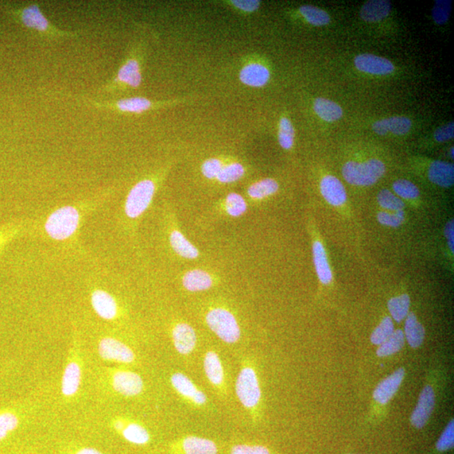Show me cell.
Masks as SVG:
<instances>
[{"label": "cell", "instance_id": "obj_28", "mask_svg": "<svg viewBox=\"0 0 454 454\" xmlns=\"http://www.w3.org/2000/svg\"><path fill=\"white\" fill-rule=\"evenodd\" d=\"M405 335L410 346L418 348L421 346L425 337V330L418 321L413 313L408 314L406 318Z\"/></svg>", "mask_w": 454, "mask_h": 454}, {"label": "cell", "instance_id": "obj_12", "mask_svg": "<svg viewBox=\"0 0 454 454\" xmlns=\"http://www.w3.org/2000/svg\"><path fill=\"white\" fill-rule=\"evenodd\" d=\"M435 405V394L433 388L426 386L419 397L417 406L411 415L410 422L415 428H422L428 422Z\"/></svg>", "mask_w": 454, "mask_h": 454}, {"label": "cell", "instance_id": "obj_46", "mask_svg": "<svg viewBox=\"0 0 454 454\" xmlns=\"http://www.w3.org/2000/svg\"><path fill=\"white\" fill-rule=\"evenodd\" d=\"M231 454H270L269 449L259 445L239 444L234 446Z\"/></svg>", "mask_w": 454, "mask_h": 454}, {"label": "cell", "instance_id": "obj_37", "mask_svg": "<svg viewBox=\"0 0 454 454\" xmlns=\"http://www.w3.org/2000/svg\"><path fill=\"white\" fill-rule=\"evenodd\" d=\"M225 205H226L227 214L232 217L243 216L247 209L246 200L238 193H229Z\"/></svg>", "mask_w": 454, "mask_h": 454}, {"label": "cell", "instance_id": "obj_1", "mask_svg": "<svg viewBox=\"0 0 454 454\" xmlns=\"http://www.w3.org/2000/svg\"><path fill=\"white\" fill-rule=\"evenodd\" d=\"M386 173V165L379 159L372 158L362 162L349 161L343 167V176L348 184L371 186Z\"/></svg>", "mask_w": 454, "mask_h": 454}, {"label": "cell", "instance_id": "obj_15", "mask_svg": "<svg viewBox=\"0 0 454 454\" xmlns=\"http://www.w3.org/2000/svg\"><path fill=\"white\" fill-rule=\"evenodd\" d=\"M321 192L324 199L332 207H341L347 200V192L339 178L327 176L321 181Z\"/></svg>", "mask_w": 454, "mask_h": 454}, {"label": "cell", "instance_id": "obj_8", "mask_svg": "<svg viewBox=\"0 0 454 454\" xmlns=\"http://www.w3.org/2000/svg\"><path fill=\"white\" fill-rule=\"evenodd\" d=\"M355 67L360 72L372 75H388L394 72L395 66L385 57L372 54H360L355 57Z\"/></svg>", "mask_w": 454, "mask_h": 454}, {"label": "cell", "instance_id": "obj_44", "mask_svg": "<svg viewBox=\"0 0 454 454\" xmlns=\"http://www.w3.org/2000/svg\"><path fill=\"white\" fill-rule=\"evenodd\" d=\"M223 162L220 159L211 158L205 161L201 167V172L205 178L209 180H214L218 176L223 167Z\"/></svg>", "mask_w": 454, "mask_h": 454}, {"label": "cell", "instance_id": "obj_5", "mask_svg": "<svg viewBox=\"0 0 454 454\" xmlns=\"http://www.w3.org/2000/svg\"><path fill=\"white\" fill-rule=\"evenodd\" d=\"M236 395L247 409H254L261 399V389L254 368L246 366L240 371L236 383Z\"/></svg>", "mask_w": 454, "mask_h": 454}, {"label": "cell", "instance_id": "obj_39", "mask_svg": "<svg viewBox=\"0 0 454 454\" xmlns=\"http://www.w3.org/2000/svg\"><path fill=\"white\" fill-rule=\"evenodd\" d=\"M393 189L397 196L401 199L415 200L419 197L420 192L416 185L406 180H399L395 182Z\"/></svg>", "mask_w": 454, "mask_h": 454}, {"label": "cell", "instance_id": "obj_53", "mask_svg": "<svg viewBox=\"0 0 454 454\" xmlns=\"http://www.w3.org/2000/svg\"><path fill=\"white\" fill-rule=\"evenodd\" d=\"M450 155H451V157L453 159V146H452L451 151H450Z\"/></svg>", "mask_w": 454, "mask_h": 454}, {"label": "cell", "instance_id": "obj_19", "mask_svg": "<svg viewBox=\"0 0 454 454\" xmlns=\"http://www.w3.org/2000/svg\"><path fill=\"white\" fill-rule=\"evenodd\" d=\"M428 178L432 183L440 187H452L454 183V167L447 162L434 161L429 167Z\"/></svg>", "mask_w": 454, "mask_h": 454}, {"label": "cell", "instance_id": "obj_36", "mask_svg": "<svg viewBox=\"0 0 454 454\" xmlns=\"http://www.w3.org/2000/svg\"><path fill=\"white\" fill-rule=\"evenodd\" d=\"M395 332L394 323L390 317L384 318L377 328L372 333L371 341L375 345H381L389 339Z\"/></svg>", "mask_w": 454, "mask_h": 454}, {"label": "cell", "instance_id": "obj_40", "mask_svg": "<svg viewBox=\"0 0 454 454\" xmlns=\"http://www.w3.org/2000/svg\"><path fill=\"white\" fill-rule=\"evenodd\" d=\"M386 125L388 131L395 135H403L408 133L413 122L409 118L405 116H393V117L387 118Z\"/></svg>", "mask_w": 454, "mask_h": 454}, {"label": "cell", "instance_id": "obj_24", "mask_svg": "<svg viewBox=\"0 0 454 454\" xmlns=\"http://www.w3.org/2000/svg\"><path fill=\"white\" fill-rule=\"evenodd\" d=\"M81 383V368L76 362H70L65 368L62 392L67 397H73L79 391Z\"/></svg>", "mask_w": 454, "mask_h": 454}, {"label": "cell", "instance_id": "obj_34", "mask_svg": "<svg viewBox=\"0 0 454 454\" xmlns=\"http://www.w3.org/2000/svg\"><path fill=\"white\" fill-rule=\"evenodd\" d=\"M245 174V169L239 162L224 165L216 180L223 184H231L240 180Z\"/></svg>", "mask_w": 454, "mask_h": 454}, {"label": "cell", "instance_id": "obj_11", "mask_svg": "<svg viewBox=\"0 0 454 454\" xmlns=\"http://www.w3.org/2000/svg\"><path fill=\"white\" fill-rule=\"evenodd\" d=\"M142 82L141 64L137 58L129 57L120 68L112 85H124L131 88H138L141 86Z\"/></svg>", "mask_w": 454, "mask_h": 454}, {"label": "cell", "instance_id": "obj_22", "mask_svg": "<svg viewBox=\"0 0 454 454\" xmlns=\"http://www.w3.org/2000/svg\"><path fill=\"white\" fill-rule=\"evenodd\" d=\"M204 368L209 381L213 386L219 387L224 383V368L220 357L214 351L205 353L204 359Z\"/></svg>", "mask_w": 454, "mask_h": 454}, {"label": "cell", "instance_id": "obj_16", "mask_svg": "<svg viewBox=\"0 0 454 454\" xmlns=\"http://www.w3.org/2000/svg\"><path fill=\"white\" fill-rule=\"evenodd\" d=\"M91 304L97 315L104 320H113L117 316V304L115 299L106 291H94L91 296Z\"/></svg>", "mask_w": 454, "mask_h": 454}, {"label": "cell", "instance_id": "obj_9", "mask_svg": "<svg viewBox=\"0 0 454 454\" xmlns=\"http://www.w3.org/2000/svg\"><path fill=\"white\" fill-rule=\"evenodd\" d=\"M112 386L120 395L135 397L142 393L144 384L141 376L134 372L117 371L112 379Z\"/></svg>", "mask_w": 454, "mask_h": 454}, {"label": "cell", "instance_id": "obj_25", "mask_svg": "<svg viewBox=\"0 0 454 454\" xmlns=\"http://www.w3.org/2000/svg\"><path fill=\"white\" fill-rule=\"evenodd\" d=\"M314 110L319 117L327 122H334L343 117V111L339 104L331 100L317 98Z\"/></svg>", "mask_w": 454, "mask_h": 454}, {"label": "cell", "instance_id": "obj_2", "mask_svg": "<svg viewBox=\"0 0 454 454\" xmlns=\"http://www.w3.org/2000/svg\"><path fill=\"white\" fill-rule=\"evenodd\" d=\"M209 329L228 344L236 343L240 337V329L236 318L230 310L216 308L209 310L205 316Z\"/></svg>", "mask_w": 454, "mask_h": 454}, {"label": "cell", "instance_id": "obj_47", "mask_svg": "<svg viewBox=\"0 0 454 454\" xmlns=\"http://www.w3.org/2000/svg\"><path fill=\"white\" fill-rule=\"evenodd\" d=\"M231 3L236 9L245 13L255 12L259 9L260 3H261L258 0H234Z\"/></svg>", "mask_w": 454, "mask_h": 454}, {"label": "cell", "instance_id": "obj_31", "mask_svg": "<svg viewBox=\"0 0 454 454\" xmlns=\"http://www.w3.org/2000/svg\"><path fill=\"white\" fill-rule=\"evenodd\" d=\"M410 301L407 294L390 299L388 308L395 321L401 322L408 316Z\"/></svg>", "mask_w": 454, "mask_h": 454}, {"label": "cell", "instance_id": "obj_50", "mask_svg": "<svg viewBox=\"0 0 454 454\" xmlns=\"http://www.w3.org/2000/svg\"><path fill=\"white\" fill-rule=\"evenodd\" d=\"M372 130L379 135H386L389 133L387 129L386 119L377 120V122L372 124Z\"/></svg>", "mask_w": 454, "mask_h": 454}, {"label": "cell", "instance_id": "obj_54", "mask_svg": "<svg viewBox=\"0 0 454 454\" xmlns=\"http://www.w3.org/2000/svg\"><path fill=\"white\" fill-rule=\"evenodd\" d=\"M1 240H2V238H0V243H1Z\"/></svg>", "mask_w": 454, "mask_h": 454}, {"label": "cell", "instance_id": "obj_42", "mask_svg": "<svg viewBox=\"0 0 454 454\" xmlns=\"http://www.w3.org/2000/svg\"><path fill=\"white\" fill-rule=\"evenodd\" d=\"M451 13V2L438 0L433 9V18L437 25H445Z\"/></svg>", "mask_w": 454, "mask_h": 454}, {"label": "cell", "instance_id": "obj_14", "mask_svg": "<svg viewBox=\"0 0 454 454\" xmlns=\"http://www.w3.org/2000/svg\"><path fill=\"white\" fill-rule=\"evenodd\" d=\"M171 383L178 394L189 399L196 405L203 406L207 403V395L203 391L198 389L188 376L181 374V372H176L171 377Z\"/></svg>", "mask_w": 454, "mask_h": 454}, {"label": "cell", "instance_id": "obj_41", "mask_svg": "<svg viewBox=\"0 0 454 454\" xmlns=\"http://www.w3.org/2000/svg\"><path fill=\"white\" fill-rule=\"evenodd\" d=\"M18 425L17 415L11 413H0V441L5 439L8 434L13 432Z\"/></svg>", "mask_w": 454, "mask_h": 454}, {"label": "cell", "instance_id": "obj_26", "mask_svg": "<svg viewBox=\"0 0 454 454\" xmlns=\"http://www.w3.org/2000/svg\"><path fill=\"white\" fill-rule=\"evenodd\" d=\"M185 454H217L218 448L214 442L207 438L188 437L183 441Z\"/></svg>", "mask_w": 454, "mask_h": 454}, {"label": "cell", "instance_id": "obj_20", "mask_svg": "<svg viewBox=\"0 0 454 454\" xmlns=\"http://www.w3.org/2000/svg\"><path fill=\"white\" fill-rule=\"evenodd\" d=\"M391 3L387 0H370L364 3L360 17L364 21L375 23L383 21L390 14Z\"/></svg>", "mask_w": 454, "mask_h": 454}, {"label": "cell", "instance_id": "obj_30", "mask_svg": "<svg viewBox=\"0 0 454 454\" xmlns=\"http://www.w3.org/2000/svg\"><path fill=\"white\" fill-rule=\"evenodd\" d=\"M302 17L309 24L315 26H327L331 22V17L325 10L313 6H303L300 8Z\"/></svg>", "mask_w": 454, "mask_h": 454}, {"label": "cell", "instance_id": "obj_3", "mask_svg": "<svg viewBox=\"0 0 454 454\" xmlns=\"http://www.w3.org/2000/svg\"><path fill=\"white\" fill-rule=\"evenodd\" d=\"M79 224V213L75 207L57 209L46 221L45 230L53 239L63 240L75 234Z\"/></svg>", "mask_w": 454, "mask_h": 454}, {"label": "cell", "instance_id": "obj_29", "mask_svg": "<svg viewBox=\"0 0 454 454\" xmlns=\"http://www.w3.org/2000/svg\"><path fill=\"white\" fill-rule=\"evenodd\" d=\"M278 190V184L273 178L256 182L247 189L248 195L252 199L263 200L266 197L274 195Z\"/></svg>", "mask_w": 454, "mask_h": 454}, {"label": "cell", "instance_id": "obj_23", "mask_svg": "<svg viewBox=\"0 0 454 454\" xmlns=\"http://www.w3.org/2000/svg\"><path fill=\"white\" fill-rule=\"evenodd\" d=\"M183 285L190 292H198L211 288L213 278L204 270L193 269L187 272L183 277Z\"/></svg>", "mask_w": 454, "mask_h": 454}, {"label": "cell", "instance_id": "obj_4", "mask_svg": "<svg viewBox=\"0 0 454 454\" xmlns=\"http://www.w3.org/2000/svg\"><path fill=\"white\" fill-rule=\"evenodd\" d=\"M10 12L26 28L36 30L39 33L55 37L72 36L71 33L61 32L50 24L37 3L17 8L11 10Z\"/></svg>", "mask_w": 454, "mask_h": 454}, {"label": "cell", "instance_id": "obj_35", "mask_svg": "<svg viewBox=\"0 0 454 454\" xmlns=\"http://www.w3.org/2000/svg\"><path fill=\"white\" fill-rule=\"evenodd\" d=\"M278 142L282 149L290 150L292 149L294 142V128L292 122L287 117H283L278 126Z\"/></svg>", "mask_w": 454, "mask_h": 454}, {"label": "cell", "instance_id": "obj_43", "mask_svg": "<svg viewBox=\"0 0 454 454\" xmlns=\"http://www.w3.org/2000/svg\"><path fill=\"white\" fill-rule=\"evenodd\" d=\"M377 218L379 223L383 226L390 227H399L405 221L406 215L404 211L389 213L386 211L379 212Z\"/></svg>", "mask_w": 454, "mask_h": 454}, {"label": "cell", "instance_id": "obj_48", "mask_svg": "<svg viewBox=\"0 0 454 454\" xmlns=\"http://www.w3.org/2000/svg\"><path fill=\"white\" fill-rule=\"evenodd\" d=\"M454 137V124L450 122L448 125L442 126L437 128L435 133H434V138L438 142H445L453 139Z\"/></svg>", "mask_w": 454, "mask_h": 454}, {"label": "cell", "instance_id": "obj_17", "mask_svg": "<svg viewBox=\"0 0 454 454\" xmlns=\"http://www.w3.org/2000/svg\"><path fill=\"white\" fill-rule=\"evenodd\" d=\"M240 82L247 86L260 88L265 86L270 79V72L265 65L251 64L244 66L239 73Z\"/></svg>", "mask_w": 454, "mask_h": 454}, {"label": "cell", "instance_id": "obj_38", "mask_svg": "<svg viewBox=\"0 0 454 454\" xmlns=\"http://www.w3.org/2000/svg\"><path fill=\"white\" fill-rule=\"evenodd\" d=\"M378 202L380 207L392 212L403 211L405 207L404 202L388 189H383L379 193Z\"/></svg>", "mask_w": 454, "mask_h": 454}, {"label": "cell", "instance_id": "obj_10", "mask_svg": "<svg viewBox=\"0 0 454 454\" xmlns=\"http://www.w3.org/2000/svg\"><path fill=\"white\" fill-rule=\"evenodd\" d=\"M96 107L112 108L124 113L140 114L151 108L157 107L160 103H155L144 97H133V98L122 99L115 103H97L89 101Z\"/></svg>", "mask_w": 454, "mask_h": 454}, {"label": "cell", "instance_id": "obj_33", "mask_svg": "<svg viewBox=\"0 0 454 454\" xmlns=\"http://www.w3.org/2000/svg\"><path fill=\"white\" fill-rule=\"evenodd\" d=\"M404 344H405V335H404L401 330H397V331L394 332L389 339H387L385 343L380 345L377 354L379 357H387L394 354V353L401 350L404 347Z\"/></svg>", "mask_w": 454, "mask_h": 454}, {"label": "cell", "instance_id": "obj_27", "mask_svg": "<svg viewBox=\"0 0 454 454\" xmlns=\"http://www.w3.org/2000/svg\"><path fill=\"white\" fill-rule=\"evenodd\" d=\"M170 243L174 252L182 258L196 259L199 257V251L180 231L174 230L171 232Z\"/></svg>", "mask_w": 454, "mask_h": 454}, {"label": "cell", "instance_id": "obj_51", "mask_svg": "<svg viewBox=\"0 0 454 454\" xmlns=\"http://www.w3.org/2000/svg\"><path fill=\"white\" fill-rule=\"evenodd\" d=\"M76 454H102L98 450L91 448H85L80 449Z\"/></svg>", "mask_w": 454, "mask_h": 454}, {"label": "cell", "instance_id": "obj_7", "mask_svg": "<svg viewBox=\"0 0 454 454\" xmlns=\"http://www.w3.org/2000/svg\"><path fill=\"white\" fill-rule=\"evenodd\" d=\"M99 353L103 359L119 363H131L135 360V353L129 347L111 337H104L100 341Z\"/></svg>", "mask_w": 454, "mask_h": 454}, {"label": "cell", "instance_id": "obj_18", "mask_svg": "<svg viewBox=\"0 0 454 454\" xmlns=\"http://www.w3.org/2000/svg\"><path fill=\"white\" fill-rule=\"evenodd\" d=\"M404 376H405V370L403 368H399L389 377L384 379L375 390L374 397L375 401L380 404L388 403L393 397V395L397 393Z\"/></svg>", "mask_w": 454, "mask_h": 454}, {"label": "cell", "instance_id": "obj_52", "mask_svg": "<svg viewBox=\"0 0 454 454\" xmlns=\"http://www.w3.org/2000/svg\"><path fill=\"white\" fill-rule=\"evenodd\" d=\"M114 426L115 430L120 431V432H122L123 429L125 428V423H124L122 421H116L114 423Z\"/></svg>", "mask_w": 454, "mask_h": 454}, {"label": "cell", "instance_id": "obj_21", "mask_svg": "<svg viewBox=\"0 0 454 454\" xmlns=\"http://www.w3.org/2000/svg\"><path fill=\"white\" fill-rule=\"evenodd\" d=\"M312 252L318 278H319L322 284H330L332 279V270L329 265L327 252H325L324 246L319 240H316L314 243Z\"/></svg>", "mask_w": 454, "mask_h": 454}, {"label": "cell", "instance_id": "obj_45", "mask_svg": "<svg viewBox=\"0 0 454 454\" xmlns=\"http://www.w3.org/2000/svg\"><path fill=\"white\" fill-rule=\"evenodd\" d=\"M454 442V424L453 421L450 422L444 432L442 433L439 439L437 442V448L444 452L452 448Z\"/></svg>", "mask_w": 454, "mask_h": 454}, {"label": "cell", "instance_id": "obj_6", "mask_svg": "<svg viewBox=\"0 0 454 454\" xmlns=\"http://www.w3.org/2000/svg\"><path fill=\"white\" fill-rule=\"evenodd\" d=\"M155 189L154 182L151 180L140 181L128 193L125 211L129 218H138L149 208L153 199Z\"/></svg>", "mask_w": 454, "mask_h": 454}, {"label": "cell", "instance_id": "obj_13", "mask_svg": "<svg viewBox=\"0 0 454 454\" xmlns=\"http://www.w3.org/2000/svg\"><path fill=\"white\" fill-rule=\"evenodd\" d=\"M172 336L174 347L180 354L189 355L195 350L197 336L191 325L184 322L176 324L173 329Z\"/></svg>", "mask_w": 454, "mask_h": 454}, {"label": "cell", "instance_id": "obj_32", "mask_svg": "<svg viewBox=\"0 0 454 454\" xmlns=\"http://www.w3.org/2000/svg\"><path fill=\"white\" fill-rule=\"evenodd\" d=\"M122 433L126 441L135 445H145L150 440L149 433L147 432V430L137 423H131L126 426Z\"/></svg>", "mask_w": 454, "mask_h": 454}, {"label": "cell", "instance_id": "obj_49", "mask_svg": "<svg viewBox=\"0 0 454 454\" xmlns=\"http://www.w3.org/2000/svg\"><path fill=\"white\" fill-rule=\"evenodd\" d=\"M444 234L448 239V246L452 252H454V221L450 220L446 225Z\"/></svg>", "mask_w": 454, "mask_h": 454}]
</instances>
